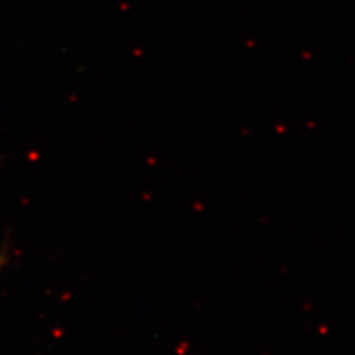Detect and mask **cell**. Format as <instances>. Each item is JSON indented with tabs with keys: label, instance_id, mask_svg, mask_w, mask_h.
I'll list each match as a JSON object with an SVG mask.
<instances>
[{
	"label": "cell",
	"instance_id": "obj_1",
	"mask_svg": "<svg viewBox=\"0 0 355 355\" xmlns=\"http://www.w3.org/2000/svg\"><path fill=\"white\" fill-rule=\"evenodd\" d=\"M0 263H1V258H0Z\"/></svg>",
	"mask_w": 355,
	"mask_h": 355
}]
</instances>
